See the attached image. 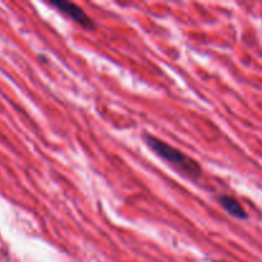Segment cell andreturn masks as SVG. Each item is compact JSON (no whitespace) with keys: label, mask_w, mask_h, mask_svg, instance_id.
<instances>
[{"label":"cell","mask_w":262,"mask_h":262,"mask_svg":"<svg viewBox=\"0 0 262 262\" xmlns=\"http://www.w3.org/2000/svg\"><path fill=\"white\" fill-rule=\"evenodd\" d=\"M145 141L148 145V147L156 154V155L160 156L161 159L166 161V163L171 164L174 168L178 171H181L182 174H184L186 177L191 179H197L201 176V166L199 165L196 160H193L192 158L187 156L186 154L179 151L178 148L173 147V146L168 145L164 141L159 140V138L154 137V136L146 135Z\"/></svg>","instance_id":"1"},{"label":"cell","mask_w":262,"mask_h":262,"mask_svg":"<svg viewBox=\"0 0 262 262\" xmlns=\"http://www.w3.org/2000/svg\"><path fill=\"white\" fill-rule=\"evenodd\" d=\"M50 4L86 30H92L95 27L94 20L84 13L83 9H81L74 3L67 2V0H51Z\"/></svg>","instance_id":"2"},{"label":"cell","mask_w":262,"mask_h":262,"mask_svg":"<svg viewBox=\"0 0 262 262\" xmlns=\"http://www.w3.org/2000/svg\"><path fill=\"white\" fill-rule=\"evenodd\" d=\"M219 202L220 205H222V206L224 207L230 215H232V216L237 217V219H242V220L247 219L248 217L247 212H246V210L243 209L242 205H241L237 200L233 199V197L224 194V196H220Z\"/></svg>","instance_id":"3"}]
</instances>
